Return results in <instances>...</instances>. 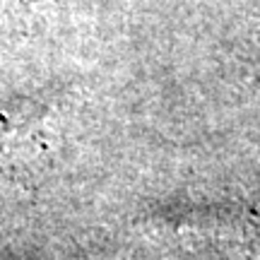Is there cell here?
Wrapping results in <instances>:
<instances>
[{"mask_svg": "<svg viewBox=\"0 0 260 260\" xmlns=\"http://www.w3.org/2000/svg\"><path fill=\"white\" fill-rule=\"evenodd\" d=\"M51 111L39 104H12L0 109V181L27 171L48 142Z\"/></svg>", "mask_w": 260, "mask_h": 260, "instance_id": "6da1fadb", "label": "cell"}, {"mask_svg": "<svg viewBox=\"0 0 260 260\" xmlns=\"http://www.w3.org/2000/svg\"><path fill=\"white\" fill-rule=\"evenodd\" d=\"M22 3H34V0H22Z\"/></svg>", "mask_w": 260, "mask_h": 260, "instance_id": "7a4b0ae2", "label": "cell"}]
</instances>
